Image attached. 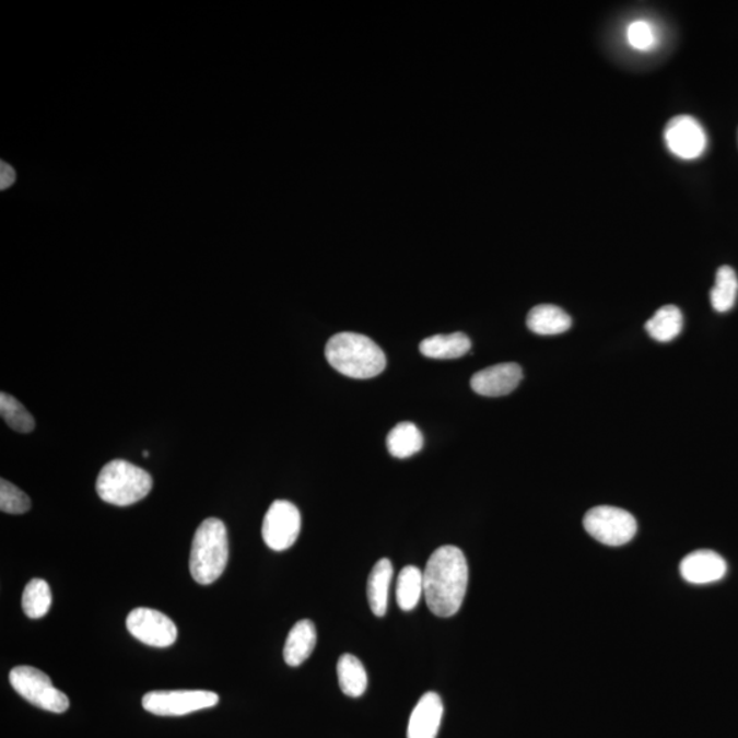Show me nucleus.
Returning a JSON list of instances; mask_svg holds the SVG:
<instances>
[{
	"mask_svg": "<svg viewBox=\"0 0 738 738\" xmlns=\"http://www.w3.org/2000/svg\"><path fill=\"white\" fill-rule=\"evenodd\" d=\"M442 716L443 703L440 694L425 693L410 715L408 738H436Z\"/></svg>",
	"mask_w": 738,
	"mask_h": 738,
	"instance_id": "ddd939ff",
	"label": "nucleus"
},
{
	"mask_svg": "<svg viewBox=\"0 0 738 738\" xmlns=\"http://www.w3.org/2000/svg\"><path fill=\"white\" fill-rule=\"evenodd\" d=\"M738 294V278L735 270L729 266H722L716 271L715 284L711 289V305L716 312L725 314L736 304Z\"/></svg>",
	"mask_w": 738,
	"mask_h": 738,
	"instance_id": "412c9836",
	"label": "nucleus"
},
{
	"mask_svg": "<svg viewBox=\"0 0 738 738\" xmlns=\"http://www.w3.org/2000/svg\"><path fill=\"white\" fill-rule=\"evenodd\" d=\"M470 347H472V343H470L467 333L454 332L448 333V336L437 333V336L425 338L420 343V352L429 359L452 360L468 354Z\"/></svg>",
	"mask_w": 738,
	"mask_h": 738,
	"instance_id": "dca6fc26",
	"label": "nucleus"
},
{
	"mask_svg": "<svg viewBox=\"0 0 738 738\" xmlns=\"http://www.w3.org/2000/svg\"><path fill=\"white\" fill-rule=\"evenodd\" d=\"M522 379V366L516 363H503L476 372L470 379V387L479 396L502 397L516 390Z\"/></svg>",
	"mask_w": 738,
	"mask_h": 738,
	"instance_id": "9b49d317",
	"label": "nucleus"
},
{
	"mask_svg": "<svg viewBox=\"0 0 738 738\" xmlns=\"http://www.w3.org/2000/svg\"><path fill=\"white\" fill-rule=\"evenodd\" d=\"M316 645V628L309 620H301L289 632L283 658L289 666L297 667L309 658Z\"/></svg>",
	"mask_w": 738,
	"mask_h": 738,
	"instance_id": "4468645a",
	"label": "nucleus"
},
{
	"mask_svg": "<svg viewBox=\"0 0 738 738\" xmlns=\"http://www.w3.org/2000/svg\"><path fill=\"white\" fill-rule=\"evenodd\" d=\"M424 445V437L419 426L410 421H403L388 432V453L396 458H409L419 453Z\"/></svg>",
	"mask_w": 738,
	"mask_h": 738,
	"instance_id": "a211bd4d",
	"label": "nucleus"
},
{
	"mask_svg": "<svg viewBox=\"0 0 738 738\" xmlns=\"http://www.w3.org/2000/svg\"><path fill=\"white\" fill-rule=\"evenodd\" d=\"M126 626L131 636L151 647H169L178 637V629L167 616L147 607L131 610L126 618Z\"/></svg>",
	"mask_w": 738,
	"mask_h": 738,
	"instance_id": "1a4fd4ad",
	"label": "nucleus"
},
{
	"mask_svg": "<svg viewBox=\"0 0 738 738\" xmlns=\"http://www.w3.org/2000/svg\"><path fill=\"white\" fill-rule=\"evenodd\" d=\"M52 604L51 588L43 578H33L26 584L22 595V610L31 620H38L47 614Z\"/></svg>",
	"mask_w": 738,
	"mask_h": 738,
	"instance_id": "5701e85b",
	"label": "nucleus"
},
{
	"mask_svg": "<svg viewBox=\"0 0 738 738\" xmlns=\"http://www.w3.org/2000/svg\"><path fill=\"white\" fill-rule=\"evenodd\" d=\"M218 703V694L210 691H153L142 698V707L159 716L188 715Z\"/></svg>",
	"mask_w": 738,
	"mask_h": 738,
	"instance_id": "0eeeda50",
	"label": "nucleus"
},
{
	"mask_svg": "<svg viewBox=\"0 0 738 738\" xmlns=\"http://www.w3.org/2000/svg\"><path fill=\"white\" fill-rule=\"evenodd\" d=\"M467 558L456 546H442L430 557L423 572L424 596L437 617H452L461 609L467 595Z\"/></svg>",
	"mask_w": 738,
	"mask_h": 738,
	"instance_id": "f257e3e1",
	"label": "nucleus"
},
{
	"mask_svg": "<svg viewBox=\"0 0 738 738\" xmlns=\"http://www.w3.org/2000/svg\"><path fill=\"white\" fill-rule=\"evenodd\" d=\"M665 142L672 155L693 161L707 150V134L691 115H677L665 128Z\"/></svg>",
	"mask_w": 738,
	"mask_h": 738,
	"instance_id": "9d476101",
	"label": "nucleus"
},
{
	"mask_svg": "<svg viewBox=\"0 0 738 738\" xmlns=\"http://www.w3.org/2000/svg\"><path fill=\"white\" fill-rule=\"evenodd\" d=\"M229 560L226 525L219 518H207L197 528L191 541L189 569L196 583L210 585L222 576Z\"/></svg>",
	"mask_w": 738,
	"mask_h": 738,
	"instance_id": "7ed1b4c3",
	"label": "nucleus"
},
{
	"mask_svg": "<svg viewBox=\"0 0 738 738\" xmlns=\"http://www.w3.org/2000/svg\"><path fill=\"white\" fill-rule=\"evenodd\" d=\"M326 358L333 370L353 379H371L386 368L379 344L363 333H336L326 344Z\"/></svg>",
	"mask_w": 738,
	"mask_h": 738,
	"instance_id": "f03ea898",
	"label": "nucleus"
},
{
	"mask_svg": "<svg viewBox=\"0 0 738 738\" xmlns=\"http://www.w3.org/2000/svg\"><path fill=\"white\" fill-rule=\"evenodd\" d=\"M338 680L342 692L350 698L363 696L368 686V676L363 664L352 654H343L339 658Z\"/></svg>",
	"mask_w": 738,
	"mask_h": 738,
	"instance_id": "aec40b11",
	"label": "nucleus"
},
{
	"mask_svg": "<svg viewBox=\"0 0 738 738\" xmlns=\"http://www.w3.org/2000/svg\"><path fill=\"white\" fill-rule=\"evenodd\" d=\"M14 691L36 707L49 713L62 714L68 711L69 698L55 688L46 672L32 666H16L9 677Z\"/></svg>",
	"mask_w": 738,
	"mask_h": 738,
	"instance_id": "39448f33",
	"label": "nucleus"
},
{
	"mask_svg": "<svg viewBox=\"0 0 738 738\" xmlns=\"http://www.w3.org/2000/svg\"><path fill=\"white\" fill-rule=\"evenodd\" d=\"M727 565L724 558L711 550H699L683 558L680 573L691 584H710L725 577Z\"/></svg>",
	"mask_w": 738,
	"mask_h": 738,
	"instance_id": "f8f14e48",
	"label": "nucleus"
},
{
	"mask_svg": "<svg viewBox=\"0 0 738 738\" xmlns=\"http://www.w3.org/2000/svg\"><path fill=\"white\" fill-rule=\"evenodd\" d=\"M584 528L600 543L617 547L626 544L634 538L637 523L632 514L623 508L598 506L585 514Z\"/></svg>",
	"mask_w": 738,
	"mask_h": 738,
	"instance_id": "423d86ee",
	"label": "nucleus"
},
{
	"mask_svg": "<svg viewBox=\"0 0 738 738\" xmlns=\"http://www.w3.org/2000/svg\"><path fill=\"white\" fill-rule=\"evenodd\" d=\"M0 414L11 430L21 432V434H30L35 430L36 423L33 415L27 412L19 399L8 393L0 394Z\"/></svg>",
	"mask_w": 738,
	"mask_h": 738,
	"instance_id": "b1692460",
	"label": "nucleus"
},
{
	"mask_svg": "<svg viewBox=\"0 0 738 738\" xmlns=\"http://www.w3.org/2000/svg\"><path fill=\"white\" fill-rule=\"evenodd\" d=\"M628 42L639 51H648L656 43L653 26L643 20L632 22L628 27Z\"/></svg>",
	"mask_w": 738,
	"mask_h": 738,
	"instance_id": "a878e982",
	"label": "nucleus"
},
{
	"mask_svg": "<svg viewBox=\"0 0 738 738\" xmlns=\"http://www.w3.org/2000/svg\"><path fill=\"white\" fill-rule=\"evenodd\" d=\"M153 485L152 476L125 459L104 465L96 480V491L104 502L130 506L144 500Z\"/></svg>",
	"mask_w": 738,
	"mask_h": 738,
	"instance_id": "20e7f679",
	"label": "nucleus"
},
{
	"mask_svg": "<svg viewBox=\"0 0 738 738\" xmlns=\"http://www.w3.org/2000/svg\"><path fill=\"white\" fill-rule=\"evenodd\" d=\"M424 594L423 572L415 566H405L397 583V601L403 611H412Z\"/></svg>",
	"mask_w": 738,
	"mask_h": 738,
	"instance_id": "4be33fe9",
	"label": "nucleus"
},
{
	"mask_svg": "<svg viewBox=\"0 0 738 738\" xmlns=\"http://www.w3.org/2000/svg\"><path fill=\"white\" fill-rule=\"evenodd\" d=\"M527 326L538 336H560L572 327V319L560 306L543 304L529 311Z\"/></svg>",
	"mask_w": 738,
	"mask_h": 738,
	"instance_id": "2eb2a0df",
	"label": "nucleus"
},
{
	"mask_svg": "<svg viewBox=\"0 0 738 738\" xmlns=\"http://www.w3.org/2000/svg\"><path fill=\"white\" fill-rule=\"evenodd\" d=\"M15 169L11 167L9 163L2 161V163H0V189L4 190L10 188V186L15 183Z\"/></svg>",
	"mask_w": 738,
	"mask_h": 738,
	"instance_id": "bb28decb",
	"label": "nucleus"
},
{
	"mask_svg": "<svg viewBox=\"0 0 738 738\" xmlns=\"http://www.w3.org/2000/svg\"><path fill=\"white\" fill-rule=\"evenodd\" d=\"M683 319L681 311L676 305H665L656 311L654 316L645 323V330L655 341L670 342L680 336Z\"/></svg>",
	"mask_w": 738,
	"mask_h": 738,
	"instance_id": "6ab92c4d",
	"label": "nucleus"
},
{
	"mask_svg": "<svg viewBox=\"0 0 738 738\" xmlns=\"http://www.w3.org/2000/svg\"><path fill=\"white\" fill-rule=\"evenodd\" d=\"M31 508V497L8 480H0V511L9 514H24Z\"/></svg>",
	"mask_w": 738,
	"mask_h": 738,
	"instance_id": "393cba45",
	"label": "nucleus"
},
{
	"mask_svg": "<svg viewBox=\"0 0 738 738\" xmlns=\"http://www.w3.org/2000/svg\"><path fill=\"white\" fill-rule=\"evenodd\" d=\"M391 578L393 563L387 558H383L375 563L368 577V585H366L371 610L377 617L386 614Z\"/></svg>",
	"mask_w": 738,
	"mask_h": 738,
	"instance_id": "f3484780",
	"label": "nucleus"
},
{
	"mask_svg": "<svg viewBox=\"0 0 738 738\" xmlns=\"http://www.w3.org/2000/svg\"><path fill=\"white\" fill-rule=\"evenodd\" d=\"M301 514L297 506L289 501H276L268 508L262 522L261 535L273 551L290 549L298 539Z\"/></svg>",
	"mask_w": 738,
	"mask_h": 738,
	"instance_id": "6e6552de",
	"label": "nucleus"
}]
</instances>
